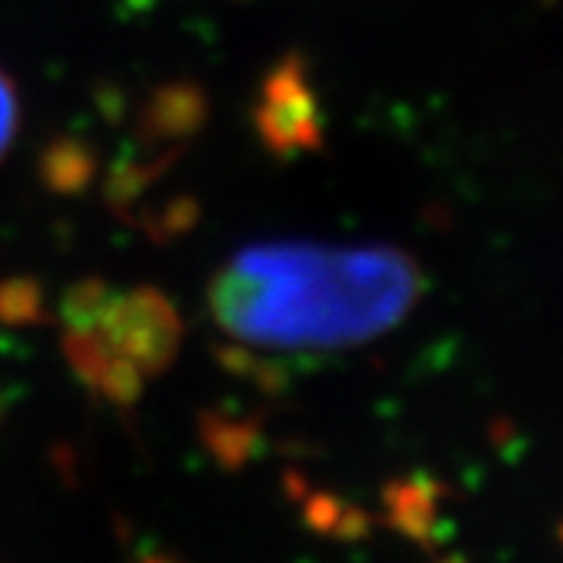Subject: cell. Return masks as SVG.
Wrapping results in <instances>:
<instances>
[{
	"instance_id": "6da1fadb",
	"label": "cell",
	"mask_w": 563,
	"mask_h": 563,
	"mask_svg": "<svg viewBox=\"0 0 563 563\" xmlns=\"http://www.w3.org/2000/svg\"><path fill=\"white\" fill-rule=\"evenodd\" d=\"M420 295V266L398 247L266 242L213 276L210 313L244 351L335 354L376 342Z\"/></svg>"
},
{
	"instance_id": "7a4b0ae2",
	"label": "cell",
	"mask_w": 563,
	"mask_h": 563,
	"mask_svg": "<svg viewBox=\"0 0 563 563\" xmlns=\"http://www.w3.org/2000/svg\"><path fill=\"white\" fill-rule=\"evenodd\" d=\"M69 361L91 388L129 404L176 354L179 322L154 295L85 288L66 313Z\"/></svg>"
},
{
	"instance_id": "3957f363",
	"label": "cell",
	"mask_w": 563,
	"mask_h": 563,
	"mask_svg": "<svg viewBox=\"0 0 563 563\" xmlns=\"http://www.w3.org/2000/svg\"><path fill=\"white\" fill-rule=\"evenodd\" d=\"M385 507L391 526L413 542L429 544L435 529V495L422 485H391L385 492Z\"/></svg>"
},
{
	"instance_id": "277c9868",
	"label": "cell",
	"mask_w": 563,
	"mask_h": 563,
	"mask_svg": "<svg viewBox=\"0 0 563 563\" xmlns=\"http://www.w3.org/2000/svg\"><path fill=\"white\" fill-rule=\"evenodd\" d=\"M16 132H20V95H16L10 76L0 69V161L10 151Z\"/></svg>"
},
{
	"instance_id": "5b68a950",
	"label": "cell",
	"mask_w": 563,
	"mask_h": 563,
	"mask_svg": "<svg viewBox=\"0 0 563 563\" xmlns=\"http://www.w3.org/2000/svg\"><path fill=\"white\" fill-rule=\"evenodd\" d=\"M339 514H342V504H335L332 498H313V501L307 504V510H303L307 523H310V529H317V532H332Z\"/></svg>"
},
{
	"instance_id": "8992f818",
	"label": "cell",
	"mask_w": 563,
	"mask_h": 563,
	"mask_svg": "<svg viewBox=\"0 0 563 563\" xmlns=\"http://www.w3.org/2000/svg\"><path fill=\"white\" fill-rule=\"evenodd\" d=\"M366 532H369V517L361 510H342L335 526H332V536L342 542H361Z\"/></svg>"
},
{
	"instance_id": "52a82bcc",
	"label": "cell",
	"mask_w": 563,
	"mask_h": 563,
	"mask_svg": "<svg viewBox=\"0 0 563 563\" xmlns=\"http://www.w3.org/2000/svg\"><path fill=\"white\" fill-rule=\"evenodd\" d=\"M141 563H176L173 558H144Z\"/></svg>"
},
{
	"instance_id": "ba28073f",
	"label": "cell",
	"mask_w": 563,
	"mask_h": 563,
	"mask_svg": "<svg viewBox=\"0 0 563 563\" xmlns=\"http://www.w3.org/2000/svg\"><path fill=\"white\" fill-rule=\"evenodd\" d=\"M442 563H466V561H463V558H444Z\"/></svg>"
}]
</instances>
